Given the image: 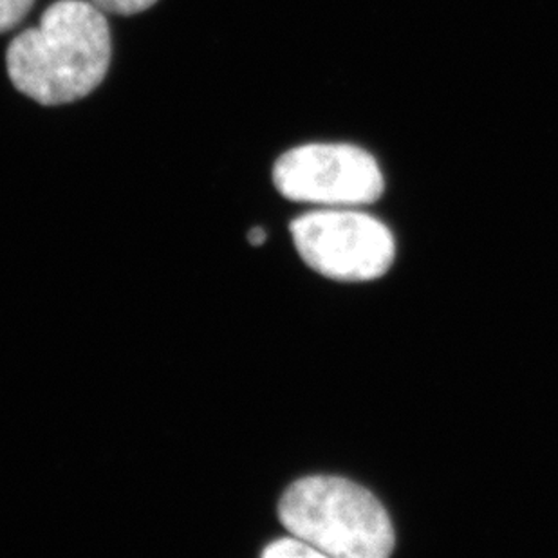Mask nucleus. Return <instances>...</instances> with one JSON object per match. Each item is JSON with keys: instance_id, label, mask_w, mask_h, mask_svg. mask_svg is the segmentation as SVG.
I'll return each instance as SVG.
<instances>
[{"instance_id": "nucleus-1", "label": "nucleus", "mask_w": 558, "mask_h": 558, "mask_svg": "<svg viewBox=\"0 0 558 558\" xmlns=\"http://www.w3.org/2000/svg\"><path fill=\"white\" fill-rule=\"evenodd\" d=\"M109 22L90 0H59L37 26L11 40L8 74L27 98L43 106L82 100L106 78L111 65Z\"/></svg>"}, {"instance_id": "nucleus-2", "label": "nucleus", "mask_w": 558, "mask_h": 558, "mask_svg": "<svg viewBox=\"0 0 558 558\" xmlns=\"http://www.w3.org/2000/svg\"><path fill=\"white\" fill-rule=\"evenodd\" d=\"M282 526L324 557L385 558L395 551V526L364 486L335 475H307L279 500Z\"/></svg>"}, {"instance_id": "nucleus-3", "label": "nucleus", "mask_w": 558, "mask_h": 558, "mask_svg": "<svg viewBox=\"0 0 558 558\" xmlns=\"http://www.w3.org/2000/svg\"><path fill=\"white\" fill-rule=\"evenodd\" d=\"M291 238L302 260L338 282H369L395 263V235L385 222L356 208H320L296 217Z\"/></svg>"}, {"instance_id": "nucleus-4", "label": "nucleus", "mask_w": 558, "mask_h": 558, "mask_svg": "<svg viewBox=\"0 0 558 558\" xmlns=\"http://www.w3.org/2000/svg\"><path fill=\"white\" fill-rule=\"evenodd\" d=\"M274 185L282 197L322 206L359 208L384 195L378 159L353 143H304L274 165Z\"/></svg>"}, {"instance_id": "nucleus-5", "label": "nucleus", "mask_w": 558, "mask_h": 558, "mask_svg": "<svg viewBox=\"0 0 558 558\" xmlns=\"http://www.w3.org/2000/svg\"><path fill=\"white\" fill-rule=\"evenodd\" d=\"M260 555L264 558H326L318 549L313 548L311 544L296 535L277 538L274 543H269Z\"/></svg>"}, {"instance_id": "nucleus-6", "label": "nucleus", "mask_w": 558, "mask_h": 558, "mask_svg": "<svg viewBox=\"0 0 558 558\" xmlns=\"http://www.w3.org/2000/svg\"><path fill=\"white\" fill-rule=\"evenodd\" d=\"M35 0H0V33L10 32L24 21Z\"/></svg>"}, {"instance_id": "nucleus-7", "label": "nucleus", "mask_w": 558, "mask_h": 558, "mask_svg": "<svg viewBox=\"0 0 558 558\" xmlns=\"http://www.w3.org/2000/svg\"><path fill=\"white\" fill-rule=\"evenodd\" d=\"M96 8H100L104 13H114V15H136L142 11L153 8L158 0H90Z\"/></svg>"}, {"instance_id": "nucleus-8", "label": "nucleus", "mask_w": 558, "mask_h": 558, "mask_svg": "<svg viewBox=\"0 0 558 558\" xmlns=\"http://www.w3.org/2000/svg\"><path fill=\"white\" fill-rule=\"evenodd\" d=\"M248 241L252 246H263V244L266 243V232H264V228H252L248 233Z\"/></svg>"}]
</instances>
